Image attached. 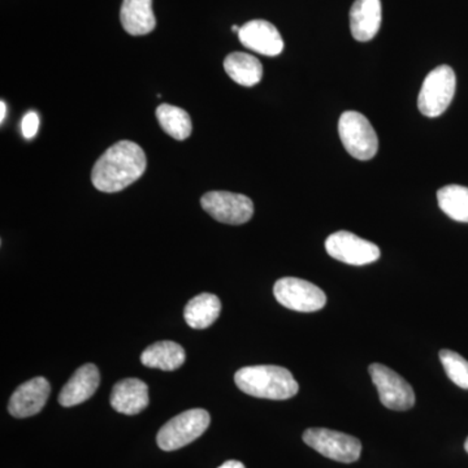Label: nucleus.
<instances>
[{"mask_svg":"<svg viewBox=\"0 0 468 468\" xmlns=\"http://www.w3.org/2000/svg\"><path fill=\"white\" fill-rule=\"evenodd\" d=\"M303 441L329 460L341 463L358 461L362 452V443L356 437L326 428H309L304 431Z\"/></svg>","mask_w":468,"mask_h":468,"instance_id":"6","label":"nucleus"},{"mask_svg":"<svg viewBox=\"0 0 468 468\" xmlns=\"http://www.w3.org/2000/svg\"><path fill=\"white\" fill-rule=\"evenodd\" d=\"M221 302L218 295L202 292L187 302L184 310L185 322L193 329H206L220 315Z\"/></svg>","mask_w":468,"mask_h":468,"instance_id":"18","label":"nucleus"},{"mask_svg":"<svg viewBox=\"0 0 468 468\" xmlns=\"http://www.w3.org/2000/svg\"><path fill=\"white\" fill-rule=\"evenodd\" d=\"M224 69L234 82L246 88L260 84L263 66L257 58L246 52H232L224 60Z\"/></svg>","mask_w":468,"mask_h":468,"instance_id":"19","label":"nucleus"},{"mask_svg":"<svg viewBox=\"0 0 468 468\" xmlns=\"http://www.w3.org/2000/svg\"><path fill=\"white\" fill-rule=\"evenodd\" d=\"M464 449H466V452H468V437L466 442H464Z\"/></svg>","mask_w":468,"mask_h":468,"instance_id":"27","label":"nucleus"},{"mask_svg":"<svg viewBox=\"0 0 468 468\" xmlns=\"http://www.w3.org/2000/svg\"><path fill=\"white\" fill-rule=\"evenodd\" d=\"M440 360L452 383L462 389H468V360L461 354L448 349L440 351Z\"/></svg>","mask_w":468,"mask_h":468,"instance_id":"22","label":"nucleus"},{"mask_svg":"<svg viewBox=\"0 0 468 468\" xmlns=\"http://www.w3.org/2000/svg\"><path fill=\"white\" fill-rule=\"evenodd\" d=\"M39 129V116L38 113L30 111L27 112L23 119V124H21V131H23L24 137L27 140H32L38 133Z\"/></svg>","mask_w":468,"mask_h":468,"instance_id":"23","label":"nucleus"},{"mask_svg":"<svg viewBox=\"0 0 468 468\" xmlns=\"http://www.w3.org/2000/svg\"><path fill=\"white\" fill-rule=\"evenodd\" d=\"M273 295L280 304L297 313H315L326 303L325 292L319 286L297 277L277 280Z\"/></svg>","mask_w":468,"mask_h":468,"instance_id":"7","label":"nucleus"},{"mask_svg":"<svg viewBox=\"0 0 468 468\" xmlns=\"http://www.w3.org/2000/svg\"><path fill=\"white\" fill-rule=\"evenodd\" d=\"M218 468H246L245 464L239 461H227L226 463L221 464Z\"/></svg>","mask_w":468,"mask_h":468,"instance_id":"24","label":"nucleus"},{"mask_svg":"<svg viewBox=\"0 0 468 468\" xmlns=\"http://www.w3.org/2000/svg\"><path fill=\"white\" fill-rule=\"evenodd\" d=\"M5 115H7V106H5V101H0V122H5Z\"/></svg>","mask_w":468,"mask_h":468,"instance_id":"25","label":"nucleus"},{"mask_svg":"<svg viewBox=\"0 0 468 468\" xmlns=\"http://www.w3.org/2000/svg\"><path fill=\"white\" fill-rule=\"evenodd\" d=\"M209 421L211 418L206 410H187L160 428L156 442L162 451H178L201 437L207 431Z\"/></svg>","mask_w":468,"mask_h":468,"instance_id":"3","label":"nucleus"},{"mask_svg":"<svg viewBox=\"0 0 468 468\" xmlns=\"http://www.w3.org/2000/svg\"><path fill=\"white\" fill-rule=\"evenodd\" d=\"M239 29H241V27H237V26H233V27H232V32H233V33H237V34H239Z\"/></svg>","mask_w":468,"mask_h":468,"instance_id":"26","label":"nucleus"},{"mask_svg":"<svg viewBox=\"0 0 468 468\" xmlns=\"http://www.w3.org/2000/svg\"><path fill=\"white\" fill-rule=\"evenodd\" d=\"M325 250L335 261L350 266H366L380 258V249L374 242L360 239L356 234L340 230L331 234L325 241Z\"/></svg>","mask_w":468,"mask_h":468,"instance_id":"10","label":"nucleus"},{"mask_svg":"<svg viewBox=\"0 0 468 468\" xmlns=\"http://www.w3.org/2000/svg\"><path fill=\"white\" fill-rule=\"evenodd\" d=\"M203 209L220 223L241 226L254 215V203L249 197L230 192H209L201 198Z\"/></svg>","mask_w":468,"mask_h":468,"instance_id":"9","label":"nucleus"},{"mask_svg":"<svg viewBox=\"0 0 468 468\" xmlns=\"http://www.w3.org/2000/svg\"><path fill=\"white\" fill-rule=\"evenodd\" d=\"M185 350L180 344L174 341H159L150 345L141 354V363L146 367L158 368L162 371H175L185 363Z\"/></svg>","mask_w":468,"mask_h":468,"instance_id":"17","label":"nucleus"},{"mask_svg":"<svg viewBox=\"0 0 468 468\" xmlns=\"http://www.w3.org/2000/svg\"><path fill=\"white\" fill-rule=\"evenodd\" d=\"M440 208L452 220L468 223V187L448 185L437 192Z\"/></svg>","mask_w":468,"mask_h":468,"instance_id":"21","label":"nucleus"},{"mask_svg":"<svg viewBox=\"0 0 468 468\" xmlns=\"http://www.w3.org/2000/svg\"><path fill=\"white\" fill-rule=\"evenodd\" d=\"M234 383L243 393L257 399L284 401L300 390L292 372L280 366H250L239 369Z\"/></svg>","mask_w":468,"mask_h":468,"instance_id":"2","label":"nucleus"},{"mask_svg":"<svg viewBox=\"0 0 468 468\" xmlns=\"http://www.w3.org/2000/svg\"><path fill=\"white\" fill-rule=\"evenodd\" d=\"M120 20L125 32L131 36H146L153 32L156 27L153 0H124Z\"/></svg>","mask_w":468,"mask_h":468,"instance_id":"16","label":"nucleus"},{"mask_svg":"<svg viewBox=\"0 0 468 468\" xmlns=\"http://www.w3.org/2000/svg\"><path fill=\"white\" fill-rule=\"evenodd\" d=\"M50 393V383L45 378H34L21 384L9 399V414L17 419L34 417L45 408Z\"/></svg>","mask_w":468,"mask_h":468,"instance_id":"11","label":"nucleus"},{"mask_svg":"<svg viewBox=\"0 0 468 468\" xmlns=\"http://www.w3.org/2000/svg\"><path fill=\"white\" fill-rule=\"evenodd\" d=\"M110 401L120 414H140L149 406V387L140 378H124L113 387Z\"/></svg>","mask_w":468,"mask_h":468,"instance_id":"14","label":"nucleus"},{"mask_svg":"<svg viewBox=\"0 0 468 468\" xmlns=\"http://www.w3.org/2000/svg\"><path fill=\"white\" fill-rule=\"evenodd\" d=\"M101 383L100 369L92 363L81 366L64 385L58 394V403L63 408H73L90 399Z\"/></svg>","mask_w":468,"mask_h":468,"instance_id":"13","label":"nucleus"},{"mask_svg":"<svg viewBox=\"0 0 468 468\" xmlns=\"http://www.w3.org/2000/svg\"><path fill=\"white\" fill-rule=\"evenodd\" d=\"M338 133L351 156L369 160L377 155L378 138L367 117L356 111H346L338 120Z\"/></svg>","mask_w":468,"mask_h":468,"instance_id":"4","label":"nucleus"},{"mask_svg":"<svg viewBox=\"0 0 468 468\" xmlns=\"http://www.w3.org/2000/svg\"><path fill=\"white\" fill-rule=\"evenodd\" d=\"M368 369L377 387L378 399L385 408L394 411H406L414 408V389L405 378L380 363H374Z\"/></svg>","mask_w":468,"mask_h":468,"instance_id":"8","label":"nucleus"},{"mask_svg":"<svg viewBox=\"0 0 468 468\" xmlns=\"http://www.w3.org/2000/svg\"><path fill=\"white\" fill-rule=\"evenodd\" d=\"M457 79L454 70L449 66H440L424 80L419 92V111L427 117L442 115L451 106L454 98Z\"/></svg>","mask_w":468,"mask_h":468,"instance_id":"5","label":"nucleus"},{"mask_svg":"<svg viewBox=\"0 0 468 468\" xmlns=\"http://www.w3.org/2000/svg\"><path fill=\"white\" fill-rule=\"evenodd\" d=\"M146 165V155L140 144L122 141L97 160L91 171V183L100 192L117 193L140 180Z\"/></svg>","mask_w":468,"mask_h":468,"instance_id":"1","label":"nucleus"},{"mask_svg":"<svg viewBox=\"0 0 468 468\" xmlns=\"http://www.w3.org/2000/svg\"><path fill=\"white\" fill-rule=\"evenodd\" d=\"M380 0H356L350 9V30L354 38L367 42L375 38L381 27Z\"/></svg>","mask_w":468,"mask_h":468,"instance_id":"15","label":"nucleus"},{"mask_svg":"<svg viewBox=\"0 0 468 468\" xmlns=\"http://www.w3.org/2000/svg\"><path fill=\"white\" fill-rule=\"evenodd\" d=\"M156 119L163 131L177 141H184L192 134L193 122L189 113L180 107L160 104L156 109Z\"/></svg>","mask_w":468,"mask_h":468,"instance_id":"20","label":"nucleus"},{"mask_svg":"<svg viewBox=\"0 0 468 468\" xmlns=\"http://www.w3.org/2000/svg\"><path fill=\"white\" fill-rule=\"evenodd\" d=\"M239 41L249 50L266 57H277L284 50L282 34L266 20H251L241 27Z\"/></svg>","mask_w":468,"mask_h":468,"instance_id":"12","label":"nucleus"}]
</instances>
